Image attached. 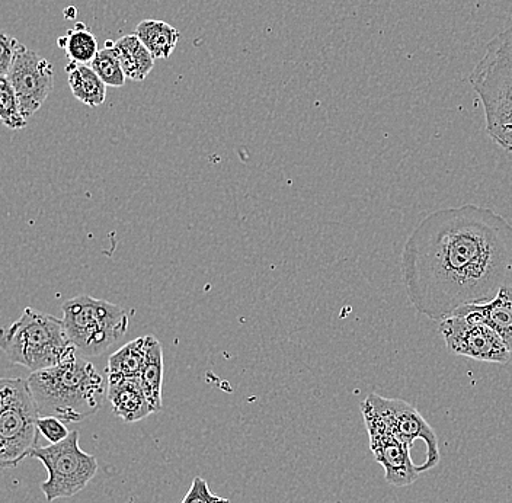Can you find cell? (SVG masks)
I'll list each match as a JSON object with an SVG mask.
<instances>
[{
	"label": "cell",
	"instance_id": "cell-1",
	"mask_svg": "<svg viewBox=\"0 0 512 503\" xmlns=\"http://www.w3.org/2000/svg\"><path fill=\"white\" fill-rule=\"evenodd\" d=\"M400 267L412 307L441 322L512 287V224L475 204L434 211L406 239Z\"/></svg>",
	"mask_w": 512,
	"mask_h": 503
},
{
	"label": "cell",
	"instance_id": "cell-2",
	"mask_svg": "<svg viewBox=\"0 0 512 503\" xmlns=\"http://www.w3.org/2000/svg\"><path fill=\"white\" fill-rule=\"evenodd\" d=\"M27 380L38 415L54 416L64 424L85 421L107 399V381L92 362L79 355L56 367L35 371Z\"/></svg>",
	"mask_w": 512,
	"mask_h": 503
},
{
	"label": "cell",
	"instance_id": "cell-3",
	"mask_svg": "<svg viewBox=\"0 0 512 503\" xmlns=\"http://www.w3.org/2000/svg\"><path fill=\"white\" fill-rule=\"evenodd\" d=\"M0 349L9 361L31 373L56 367L78 355L63 320L31 307L11 326L0 328Z\"/></svg>",
	"mask_w": 512,
	"mask_h": 503
},
{
	"label": "cell",
	"instance_id": "cell-4",
	"mask_svg": "<svg viewBox=\"0 0 512 503\" xmlns=\"http://www.w3.org/2000/svg\"><path fill=\"white\" fill-rule=\"evenodd\" d=\"M485 110L486 133L512 152V59L492 38L469 76Z\"/></svg>",
	"mask_w": 512,
	"mask_h": 503
},
{
	"label": "cell",
	"instance_id": "cell-5",
	"mask_svg": "<svg viewBox=\"0 0 512 503\" xmlns=\"http://www.w3.org/2000/svg\"><path fill=\"white\" fill-rule=\"evenodd\" d=\"M62 310L64 329L82 357H99L127 335V312L110 301L82 294Z\"/></svg>",
	"mask_w": 512,
	"mask_h": 503
},
{
	"label": "cell",
	"instance_id": "cell-6",
	"mask_svg": "<svg viewBox=\"0 0 512 503\" xmlns=\"http://www.w3.org/2000/svg\"><path fill=\"white\" fill-rule=\"evenodd\" d=\"M38 415L24 378H0V469H14L38 447Z\"/></svg>",
	"mask_w": 512,
	"mask_h": 503
},
{
	"label": "cell",
	"instance_id": "cell-7",
	"mask_svg": "<svg viewBox=\"0 0 512 503\" xmlns=\"http://www.w3.org/2000/svg\"><path fill=\"white\" fill-rule=\"evenodd\" d=\"M30 457L38 458L47 469L48 479L41 483L47 502L78 495L98 472L96 457L80 448L78 431L57 444L35 448Z\"/></svg>",
	"mask_w": 512,
	"mask_h": 503
},
{
	"label": "cell",
	"instance_id": "cell-8",
	"mask_svg": "<svg viewBox=\"0 0 512 503\" xmlns=\"http://www.w3.org/2000/svg\"><path fill=\"white\" fill-rule=\"evenodd\" d=\"M361 413L376 419L387 431L400 440L414 445L416 440H422L427 445V458L424 464L418 466L419 473L430 472L440 463V447L434 429L425 421L424 416L409 405L405 400L387 399L379 394L371 393L361 403Z\"/></svg>",
	"mask_w": 512,
	"mask_h": 503
},
{
	"label": "cell",
	"instance_id": "cell-9",
	"mask_svg": "<svg viewBox=\"0 0 512 503\" xmlns=\"http://www.w3.org/2000/svg\"><path fill=\"white\" fill-rule=\"evenodd\" d=\"M440 333L451 354L494 364L512 361L501 336L472 313H456L441 320Z\"/></svg>",
	"mask_w": 512,
	"mask_h": 503
},
{
	"label": "cell",
	"instance_id": "cell-10",
	"mask_svg": "<svg viewBox=\"0 0 512 503\" xmlns=\"http://www.w3.org/2000/svg\"><path fill=\"white\" fill-rule=\"evenodd\" d=\"M25 118L38 112L54 89L53 64L25 46L19 47L8 73Z\"/></svg>",
	"mask_w": 512,
	"mask_h": 503
},
{
	"label": "cell",
	"instance_id": "cell-11",
	"mask_svg": "<svg viewBox=\"0 0 512 503\" xmlns=\"http://www.w3.org/2000/svg\"><path fill=\"white\" fill-rule=\"evenodd\" d=\"M363 418L368 440H370L371 453L377 463L383 467L386 482L396 488L415 483L421 473L418 472V466H415L411 458L412 445L387 431L371 416L363 415Z\"/></svg>",
	"mask_w": 512,
	"mask_h": 503
},
{
	"label": "cell",
	"instance_id": "cell-12",
	"mask_svg": "<svg viewBox=\"0 0 512 503\" xmlns=\"http://www.w3.org/2000/svg\"><path fill=\"white\" fill-rule=\"evenodd\" d=\"M107 399L115 416L128 424L155 413L144 396L139 378H108Z\"/></svg>",
	"mask_w": 512,
	"mask_h": 503
},
{
	"label": "cell",
	"instance_id": "cell-13",
	"mask_svg": "<svg viewBox=\"0 0 512 503\" xmlns=\"http://www.w3.org/2000/svg\"><path fill=\"white\" fill-rule=\"evenodd\" d=\"M456 313H472L489 328L494 329L501 336L512 357V287L501 288L488 303L460 307L453 315Z\"/></svg>",
	"mask_w": 512,
	"mask_h": 503
},
{
	"label": "cell",
	"instance_id": "cell-14",
	"mask_svg": "<svg viewBox=\"0 0 512 503\" xmlns=\"http://www.w3.org/2000/svg\"><path fill=\"white\" fill-rule=\"evenodd\" d=\"M114 50L120 59L124 75L134 82H143L155 67V59L136 34L118 38L114 41Z\"/></svg>",
	"mask_w": 512,
	"mask_h": 503
},
{
	"label": "cell",
	"instance_id": "cell-15",
	"mask_svg": "<svg viewBox=\"0 0 512 503\" xmlns=\"http://www.w3.org/2000/svg\"><path fill=\"white\" fill-rule=\"evenodd\" d=\"M70 91L78 101L88 107H101L107 98V85L99 79L88 64L69 62L66 66Z\"/></svg>",
	"mask_w": 512,
	"mask_h": 503
},
{
	"label": "cell",
	"instance_id": "cell-16",
	"mask_svg": "<svg viewBox=\"0 0 512 503\" xmlns=\"http://www.w3.org/2000/svg\"><path fill=\"white\" fill-rule=\"evenodd\" d=\"M134 34L139 37L155 60L169 59L176 44L181 40V32L160 19H144L137 25Z\"/></svg>",
	"mask_w": 512,
	"mask_h": 503
},
{
	"label": "cell",
	"instance_id": "cell-17",
	"mask_svg": "<svg viewBox=\"0 0 512 503\" xmlns=\"http://www.w3.org/2000/svg\"><path fill=\"white\" fill-rule=\"evenodd\" d=\"M163 348L162 344L150 335L149 351L140 373L139 381L147 402L152 406L153 412L162 410L163 389Z\"/></svg>",
	"mask_w": 512,
	"mask_h": 503
},
{
	"label": "cell",
	"instance_id": "cell-18",
	"mask_svg": "<svg viewBox=\"0 0 512 503\" xmlns=\"http://www.w3.org/2000/svg\"><path fill=\"white\" fill-rule=\"evenodd\" d=\"M149 342L150 335L142 336L115 351L108 360V378H139L149 351Z\"/></svg>",
	"mask_w": 512,
	"mask_h": 503
},
{
	"label": "cell",
	"instance_id": "cell-19",
	"mask_svg": "<svg viewBox=\"0 0 512 503\" xmlns=\"http://www.w3.org/2000/svg\"><path fill=\"white\" fill-rule=\"evenodd\" d=\"M57 46L66 51L69 62L79 64H91L99 51L95 35L82 22H78L73 30L67 31L64 37H60Z\"/></svg>",
	"mask_w": 512,
	"mask_h": 503
},
{
	"label": "cell",
	"instance_id": "cell-20",
	"mask_svg": "<svg viewBox=\"0 0 512 503\" xmlns=\"http://www.w3.org/2000/svg\"><path fill=\"white\" fill-rule=\"evenodd\" d=\"M92 70L99 79L110 88H123L126 85V75L121 67L120 59L114 50V41H105V47L98 51L91 63Z\"/></svg>",
	"mask_w": 512,
	"mask_h": 503
},
{
	"label": "cell",
	"instance_id": "cell-21",
	"mask_svg": "<svg viewBox=\"0 0 512 503\" xmlns=\"http://www.w3.org/2000/svg\"><path fill=\"white\" fill-rule=\"evenodd\" d=\"M0 121L11 130L27 127V118L22 115L18 96L8 76H0Z\"/></svg>",
	"mask_w": 512,
	"mask_h": 503
},
{
	"label": "cell",
	"instance_id": "cell-22",
	"mask_svg": "<svg viewBox=\"0 0 512 503\" xmlns=\"http://www.w3.org/2000/svg\"><path fill=\"white\" fill-rule=\"evenodd\" d=\"M38 432L43 435L46 440L50 441V444H57L62 442L69 437V429L66 428V424L60 419L54 418V416H40L37 421Z\"/></svg>",
	"mask_w": 512,
	"mask_h": 503
},
{
	"label": "cell",
	"instance_id": "cell-23",
	"mask_svg": "<svg viewBox=\"0 0 512 503\" xmlns=\"http://www.w3.org/2000/svg\"><path fill=\"white\" fill-rule=\"evenodd\" d=\"M181 503H230L229 499L214 495L208 488L207 482L201 477L192 480L190 490Z\"/></svg>",
	"mask_w": 512,
	"mask_h": 503
},
{
	"label": "cell",
	"instance_id": "cell-24",
	"mask_svg": "<svg viewBox=\"0 0 512 503\" xmlns=\"http://www.w3.org/2000/svg\"><path fill=\"white\" fill-rule=\"evenodd\" d=\"M19 47L21 43L15 37L0 32V76H8Z\"/></svg>",
	"mask_w": 512,
	"mask_h": 503
},
{
	"label": "cell",
	"instance_id": "cell-25",
	"mask_svg": "<svg viewBox=\"0 0 512 503\" xmlns=\"http://www.w3.org/2000/svg\"><path fill=\"white\" fill-rule=\"evenodd\" d=\"M494 40L499 44L505 51H507L508 56L512 59V25L508 27L507 30L498 32L495 35Z\"/></svg>",
	"mask_w": 512,
	"mask_h": 503
},
{
	"label": "cell",
	"instance_id": "cell-26",
	"mask_svg": "<svg viewBox=\"0 0 512 503\" xmlns=\"http://www.w3.org/2000/svg\"><path fill=\"white\" fill-rule=\"evenodd\" d=\"M64 15L69 19H73L76 16V9L73 6H70L69 11L64 12Z\"/></svg>",
	"mask_w": 512,
	"mask_h": 503
},
{
	"label": "cell",
	"instance_id": "cell-27",
	"mask_svg": "<svg viewBox=\"0 0 512 503\" xmlns=\"http://www.w3.org/2000/svg\"><path fill=\"white\" fill-rule=\"evenodd\" d=\"M0 123H2V121H0Z\"/></svg>",
	"mask_w": 512,
	"mask_h": 503
}]
</instances>
